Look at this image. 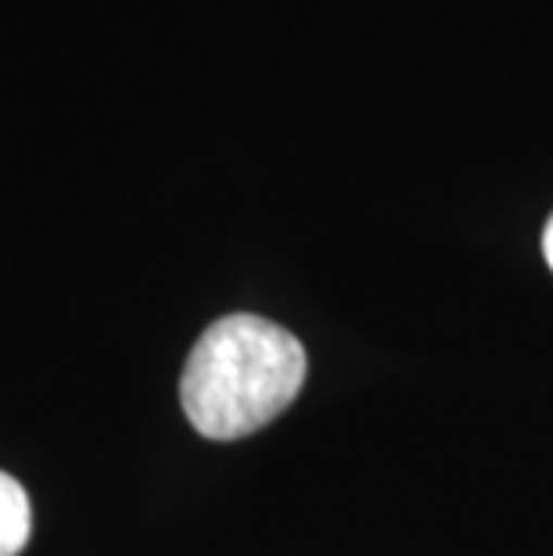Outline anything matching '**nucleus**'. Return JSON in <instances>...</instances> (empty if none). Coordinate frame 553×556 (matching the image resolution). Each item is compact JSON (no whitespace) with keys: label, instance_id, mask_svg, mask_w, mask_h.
Segmentation results:
<instances>
[{"label":"nucleus","instance_id":"1","mask_svg":"<svg viewBox=\"0 0 553 556\" xmlns=\"http://www.w3.org/2000/svg\"><path fill=\"white\" fill-rule=\"evenodd\" d=\"M305 381V349L263 316H223L198 338L180 377V402L213 442L255 434L277 420Z\"/></svg>","mask_w":553,"mask_h":556},{"label":"nucleus","instance_id":"2","mask_svg":"<svg viewBox=\"0 0 553 556\" xmlns=\"http://www.w3.org/2000/svg\"><path fill=\"white\" fill-rule=\"evenodd\" d=\"M33 535V503L22 484L0 470V556H18Z\"/></svg>","mask_w":553,"mask_h":556},{"label":"nucleus","instance_id":"3","mask_svg":"<svg viewBox=\"0 0 553 556\" xmlns=\"http://www.w3.org/2000/svg\"><path fill=\"white\" fill-rule=\"evenodd\" d=\"M543 255H546V263H550V269H553V216H550L546 230H543Z\"/></svg>","mask_w":553,"mask_h":556}]
</instances>
